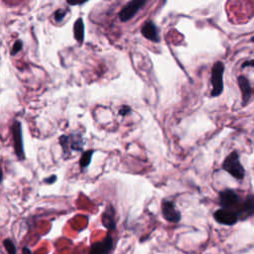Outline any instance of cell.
I'll list each match as a JSON object with an SVG mask.
<instances>
[{"mask_svg": "<svg viewBox=\"0 0 254 254\" xmlns=\"http://www.w3.org/2000/svg\"><path fill=\"white\" fill-rule=\"evenodd\" d=\"M243 199L244 198H242L234 190L231 189H225L218 193V202L221 208L234 211L237 215L239 214Z\"/></svg>", "mask_w": 254, "mask_h": 254, "instance_id": "1", "label": "cell"}, {"mask_svg": "<svg viewBox=\"0 0 254 254\" xmlns=\"http://www.w3.org/2000/svg\"><path fill=\"white\" fill-rule=\"evenodd\" d=\"M221 168L236 180L240 181L244 179L245 170L240 163L237 151H232L228 156H226Z\"/></svg>", "mask_w": 254, "mask_h": 254, "instance_id": "2", "label": "cell"}, {"mask_svg": "<svg viewBox=\"0 0 254 254\" xmlns=\"http://www.w3.org/2000/svg\"><path fill=\"white\" fill-rule=\"evenodd\" d=\"M224 64L220 61H217L213 64L211 68L210 81L212 89L210 95L212 97L219 96L223 91V73H224Z\"/></svg>", "mask_w": 254, "mask_h": 254, "instance_id": "3", "label": "cell"}, {"mask_svg": "<svg viewBox=\"0 0 254 254\" xmlns=\"http://www.w3.org/2000/svg\"><path fill=\"white\" fill-rule=\"evenodd\" d=\"M147 4L146 0H132L129 1L118 13L121 22H127L134 18V16Z\"/></svg>", "mask_w": 254, "mask_h": 254, "instance_id": "4", "label": "cell"}, {"mask_svg": "<svg viewBox=\"0 0 254 254\" xmlns=\"http://www.w3.org/2000/svg\"><path fill=\"white\" fill-rule=\"evenodd\" d=\"M12 136L14 143V151L19 160L25 159L23 135H22V124L18 120H14L12 124Z\"/></svg>", "mask_w": 254, "mask_h": 254, "instance_id": "5", "label": "cell"}, {"mask_svg": "<svg viewBox=\"0 0 254 254\" xmlns=\"http://www.w3.org/2000/svg\"><path fill=\"white\" fill-rule=\"evenodd\" d=\"M114 248V239L112 234L109 232L100 241L91 244L88 254H110Z\"/></svg>", "mask_w": 254, "mask_h": 254, "instance_id": "6", "label": "cell"}, {"mask_svg": "<svg viewBox=\"0 0 254 254\" xmlns=\"http://www.w3.org/2000/svg\"><path fill=\"white\" fill-rule=\"evenodd\" d=\"M161 210H162V215L163 217L172 223H178L181 220V212L176 206V203L172 200L169 199H164L162 201L161 205Z\"/></svg>", "mask_w": 254, "mask_h": 254, "instance_id": "7", "label": "cell"}, {"mask_svg": "<svg viewBox=\"0 0 254 254\" xmlns=\"http://www.w3.org/2000/svg\"><path fill=\"white\" fill-rule=\"evenodd\" d=\"M213 218L219 224L228 225V226L234 225L239 220L238 215L234 211H231V210L225 209V208H221V207L214 211Z\"/></svg>", "mask_w": 254, "mask_h": 254, "instance_id": "8", "label": "cell"}, {"mask_svg": "<svg viewBox=\"0 0 254 254\" xmlns=\"http://www.w3.org/2000/svg\"><path fill=\"white\" fill-rule=\"evenodd\" d=\"M237 83L239 89L241 91V99H242V106H246L252 98L253 89L250 84V81L244 75H238Z\"/></svg>", "mask_w": 254, "mask_h": 254, "instance_id": "9", "label": "cell"}, {"mask_svg": "<svg viewBox=\"0 0 254 254\" xmlns=\"http://www.w3.org/2000/svg\"><path fill=\"white\" fill-rule=\"evenodd\" d=\"M141 34L144 38L154 42V43H158L160 42V35H159V30L157 28V26L155 25V23L151 20L146 21L144 23V25L141 28Z\"/></svg>", "mask_w": 254, "mask_h": 254, "instance_id": "10", "label": "cell"}, {"mask_svg": "<svg viewBox=\"0 0 254 254\" xmlns=\"http://www.w3.org/2000/svg\"><path fill=\"white\" fill-rule=\"evenodd\" d=\"M102 224L105 226L109 231H113L116 228V220H115V209L112 204L106 206L102 213Z\"/></svg>", "mask_w": 254, "mask_h": 254, "instance_id": "11", "label": "cell"}, {"mask_svg": "<svg viewBox=\"0 0 254 254\" xmlns=\"http://www.w3.org/2000/svg\"><path fill=\"white\" fill-rule=\"evenodd\" d=\"M254 214V193L248 194L242 202L241 208L239 210V219H246Z\"/></svg>", "mask_w": 254, "mask_h": 254, "instance_id": "12", "label": "cell"}, {"mask_svg": "<svg viewBox=\"0 0 254 254\" xmlns=\"http://www.w3.org/2000/svg\"><path fill=\"white\" fill-rule=\"evenodd\" d=\"M73 36L76 42L81 45L84 40V24L82 18H78L73 25Z\"/></svg>", "mask_w": 254, "mask_h": 254, "instance_id": "13", "label": "cell"}, {"mask_svg": "<svg viewBox=\"0 0 254 254\" xmlns=\"http://www.w3.org/2000/svg\"><path fill=\"white\" fill-rule=\"evenodd\" d=\"M69 146L71 150L75 151H82V146H83V141L81 138L80 134H72L69 136Z\"/></svg>", "mask_w": 254, "mask_h": 254, "instance_id": "14", "label": "cell"}, {"mask_svg": "<svg viewBox=\"0 0 254 254\" xmlns=\"http://www.w3.org/2000/svg\"><path fill=\"white\" fill-rule=\"evenodd\" d=\"M94 153V150H88V151H85L82 153L81 155V158H80V161H79V166L81 168V170H84L85 168H87L91 162V157Z\"/></svg>", "mask_w": 254, "mask_h": 254, "instance_id": "15", "label": "cell"}, {"mask_svg": "<svg viewBox=\"0 0 254 254\" xmlns=\"http://www.w3.org/2000/svg\"><path fill=\"white\" fill-rule=\"evenodd\" d=\"M3 246L5 247L8 254H17V248L14 242L10 238H5L3 240Z\"/></svg>", "mask_w": 254, "mask_h": 254, "instance_id": "16", "label": "cell"}, {"mask_svg": "<svg viewBox=\"0 0 254 254\" xmlns=\"http://www.w3.org/2000/svg\"><path fill=\"white\" fill-rule=\"evenodd\" d=\"M60 144L63 148V151L64 153H67L68 150L70 149V146H69V136H66V135H62L60 137Z\"/></svg>", "mask_w": 254, "mask_h": 254, "instance_id": "17", "label": "cell"}, {"mask_svg": "<svg viewBox=\"0 0 254 254\" xmlns=\"http://www.w3.org/2000/svg\"><path fill=\"white\" fill-rule=\"evenodd\" d=\"M67 11H68L67 9H64V8H60V9L56 10L54 13V18H55L56 22H58V23L62 22L64 20V18L65 17V14L67 13Z\"/></svg>", "mask_w": 254, "mask_h": 254, "instance_id": "18", "label": "cell"}, {"mask_svg": "<svg viewBox=\"0 0 254 254\" xmlns=\"http://www.w3.org/2000/svg\"><path fill=\"white\" fill-rule=\"evenodd\" d=\"M23 48V42L20 41V40H17L14 44H13V47H12V50H11V55L12 56H15L17 55Z\"/></svg>", "mask_w": 254, "mask_h": 254, "instance_id": "19", "label": "cell"}, {"mask_svg": "<svg viewBox=\"0 0 254 254\" xmlns=\"http://www.w3.org/2000/svg\"><path fill=\"white\" fill-rule=\"evenodd\" d=\"M131 112V108L127 105H122L120 108H119V111L118 113L121 115V116H126L127 114H129Z\"/></svg>", "mask_w": 254, "mask_h": 254, "instance_id": "20", "label": "cell"}, {"mask_svg": "<svg viewBox=\"0 0 254 254\" xmlns=\"http://www.w3.org/2000/svg\"><path fill=\"white\" fill-rule=\"evenodd\" d=\"M247 66L254 67V60H249V61H246V62L242 63L241 67H247Z\"/></svg>", "mask_w": 254, "mask_h": 254, "instance_id": "21", "label": "cell"}, {"mask_svg": "<svg viewBox=\"0 0 254 254\" xmlns=\"http://www.w3.org/2000/svg\"><path fill=\"white\" fill-rule=\"evenodd\" d=\"M57 180V177L55 176V175H52L50 178H48V179H45V182H48L49 184H53L55 181Z\"/></svg>", "mask_w": 254, "mask_h": 254, "instance_id": "22", "label": "cell"}, {"mask_svg": "<svg viewBox=\"0 0 254 254\" xmlns=\"http://www.w3.org/2000/svg\"><path fill=\"white\" fill-rule=\"evenodd\" d=\"M22 254H32V252L27 246H25L22 248Z\"/></svg>", "mask_w": 254, "mask_h": 254, "instance_id": "23", "label": "cell"}, {"mask_svg": "<svg viewBox=\"0 0 254 254\" xmlns=\"http://www.w3.org/2000/svg\"><path fill=\"white\" fill-rule=\"evenodd\" d=\"M250 41H251V42H252V43H254V36H253V37H252V38H251V40H250Z\"/></svg>", "mask_w": 254, "mask_h": 254, "instance_id": "24", "label": "cell"}]
</instances>
